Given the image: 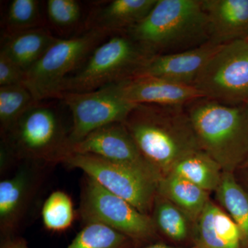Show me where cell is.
<instances>
[{
    "label": "cell",
    "instance_id": "obj_5",
    "mask_svg": "<svg viewBox=\"0 0 248 248\" xmlns=\"http://www.w3.org/2000/svg\"><path fill=\"white\" fill-rule=\"evenodd\" d=\"M151 58L128 33L110 36L63 81L60 94L96 91L138 76Z\"/></svg>",
    "mask_w": 248,
    "mask_h": 248
},
{
    "label": "cell",
    "instance_id": "obj_18",
    "mask_svg": "<svg viewBox=\"0 0 248 248\" xmlns=\"http://www.w3.org/2000/svg\"><path fill=\"white\" fill-rule=\"evenodd\" d=\"M2 37L0 53L12 60L25 73L44 56L58 39L45 27Z\"/></svg>",
    "mask_w": 248,
    "mask_h": 248
},
{
    "label": "cell",
    "instance_id": "obj_3",
    "mask_svg": "<svg viewBox=\"0 0 248 248\" xmlns=\"http://www.w3.org/2000/svg\"><path fill=\"white\" fill-rule=\"evenodd\" d=\"M185 107L202 150L223 172L240 169L248 159V104L202 98Z\"/></svg>",
    "mask_w": 248,
    "mask_h": 248
},
{
    "label": "cell",
    "instance_id": "obj_12",
    "mask_svg": "<svg viewBox=\"0 0 248 248\" xmlns=\"http://www.w3.org/2000/svg\"><path fill=\"white\" fill-rule=\"evenodd\" d=\"M114 84L125 100L135 105L186 106L205 98L194 86L146 75L134 76Z\"/></svg>",
    "mask_w": 248,
    "mask_h": 248
},
{
    "label": "cell",
    "instance_id": "obj_21",
    "mask_svg": "<svg viewBox=\"0 0 248 248\" xmlns=\"http://www.w3.org/2000/svg\"><path fill=\"white\" fill-rule=\"evenodd\" d=\"M217 200L239 228L243 248H248V192L236 180L234 173L223 172L215 191Z\"/></svg>",
    "mask_w": 248,
    "mask_h": 248
},
{
    "label": "cell",
    "instance_id": "obj_16",
    "mask_svg": "<svg viewBox=\"0 0 248 248\" xmlns=\"http://www.w3.org/2000/svg\"><path fill=\"white\" fill-rule=\"evenodd\" d=\"M208 16L210 40L224 45L248 36V0H202Z\"/></svg>",
    "mask_w": 248,
    "mask_h": 248
},
{
    "label": "cell",
    "instance_id": "obj_22",
    "mask_svg": "<svg viewBox=\"0 0 248 248\" xmlns=\"http://www.w3.org/2000/svg\"><path fill=\"white\" fill-rule=\"evenodd\" d=\"M152 213L156 231L174 241L187 239L192 222L180 209L157 192Z\"/></svg>",
    "mask_w": 248,
    "mask_h": 248
},
{
    "label": "cell",
    "instance_id": "obj_6",
    "mask_svg": "<svg viewBox=\"0 0 248 248\" xmlns=\"http://www.w3.org/2000/svg\"><path fill=\"white\" fill-rule=\"evenodd\" d=\"M110 35L97 30L58 38L44 56L25 73L23 84L35 102L56 99L63 81L82 66L98 46Z\"/></svg>",
    "mask_w": 248,
    "mask_h": 248
},
{
    "label": "cell",
    "instance_id": "obj_24",
    "mask_svg": "<svg viewBox=\"0 0 248 248\" xmlns=\"http://www.w3.org/2000/svg\"><path fill=\"white\" fill-rule=\"evenodd\" d=\"M40 5L37 0H13L5 15L2 37L44 27Z\"/></svg>",
    "mask_w": 248,
    "mask_h": 248
},
{
    "label": "cell",
    "instance_id": "obj_23",
    "mask_svg": "<svg viewBox=\"0 0 248 248\" xmlns=\"http://www.w3.org/2000/svg\"><path fill=\"white\" fill-rule=\"evenodd\" d=\"M36 102L23 84L0 87L1 135L7 133L21 116Z\"/></svg>",
    "mask_w": 248,
    "mask_h": 248
},
{
    "label": "cell",
    "instance_id": "obj_30",
    "mask_svg": "<svg viewBox=\"0 0 248 248\" xmlns=\"http://www.w3.org/2000/svg\"><path fill=\"white\" fill-rule=\"evenodd\" d=\"M140 248H195L194 246L191 248H179L175 247V246H169V245L161 244V243H157V244H153L149 245V246H145V247H141Z\"/></svg>",
    "mask_w": 248,
    "mask_h": 248
},
{
    "label": "cell",
    "instance_id": "obj_1",
    "mask_svg": "<svg viewBox=\"0 0 248 248\" xmlns=\"http://www.w3.org/2000/svg\"><path fill=\"white\" fill-rule=\"evenodd\" d=\"M185 107L139 104L124 122L145 159L162 177L183 156L202 150Z\"/></svg>",
    "mask_w": 248,
    "mask_h": 248
},
{
    "label": "cell",
    "instance_id": "obj_8",
    "mask_svg": "<svg viewBox=\"0 0 248 248\" xmlns=\"http://www.w3.org/2000/svg\"><path fill=\"white\" fill-rule=\"evenodd\" d=\"M205 98L231 105L248 102V40L222 45L194 83Z\"/></svg>",
    "mask_w": 248,
    "mask_h": 248
},
{
    "label": "cell",
    "instance_id": "obj_13",
    "mask_svg": "<svg viewBox=\"0 0 248 248\" xmlns=\"http://www.w3.org/2000/svg\"><path fill=\"white\" fill-rule=\"evenodd\" d=\"M11 177L0 182V228L9 236L19 226L38 186L43 165L22 162Z\"/></svg>",
    "mask_w": 248,
    "mask_h": 248
},
{
    "label": "cell",
    "instance_id": "obj_2",
    "mask_svg": "<svg viewBox=\"0 0 248 248\" xmlns=\"http://www.w3.org/2000/svg\"><path fill=\"white\" fill-rule=\"evenodd\" d=\"M126 33L152 57L190 50L210 40L202 0H157Z\"/></svg>",
    "mask_w": 248,
    "mask_h": 248
},
{
    "label": "cell",
    "instance_id": "obj_32",
    "mask_svg": "<svg viewBox=\"0 0 248 248\" xmlns=\"http://www.w3.org/2000/svg\"><path fill=\"white\" fill-rule=\"evenodd\" d=\"M246 40H248V37H247V38H246Z\"/></svg>",
    "mask_w": 248,
    "mask_h": 248
},
{
    "label": "cell",
    "instance_id": "obj_10",
    "mask_svg": "<svg viewBox=\"0 0 248 248\" xmlns=\"http://www.w3.org/2000/svg\"><path fill=\"white\" fill-rule=\"evenodd\" d=\"M56 99L64 103L71 112L69 149L98 128L124 123L137 106L125 100L115 84L89 92L62 93Z\"/></svg>",
    "mask_w": 248,
    "mask_h": 248
},
{
    "label": "cell",
    "instance_id": "obj_14",
    "mask_svg": "<svg viewBox=\"0 0 248 248\" xmlns=\"http://www.w3.org/2000/svg\"><path fill=\"white\" fill-rule=\"evenodd\" d=\"M221 46L208 42L190 50L152 57L138 76L158 77L178 84L193 86L207 62Z\"/></svg>",
    "mask_w": 248,
    "mask_h": 248
},
{
    "label": "cell",
    "instance_id": "obj_27",
    "mask_svg": "<svg viewBox=\"0 0 248 248\" xmlns=\"http://www.w3.org/2000/svg\"><path fill=\"white\" fill-rule=\"evenodd\" d=\"M46 13L49 22L55 29L64 32L74 29L79 24L82 9L76 0H48Z\"/></svg>",
    "mask_w": 248,
    "mask_h": 248
},
{
    "label": "cell",
    "instance_id": "obj_31",
    "mask_svg": "<svg viewBox=\"0 0 248 248\" xmlns=\"http://www.w3.org/2000/svg\"><path fill=\"white\" fill-rule=\"evenodd\" d=\"M240 169L244 170L245 177H246V182H247L248 184V159L246 160V162L244 163V165Z\"/></svg>",
    "mask_w": 248,
    "mask_h": 248
},
{
    "label": "cell",
    "instance_id": "obj_15",
    "mask_svg": "<svg viewBox=\"0 0 248 248\" xmlns=\"http://www.w3.org/2000/svg\"><path fill=\"white\" fill-rule=\"evenodd\" d=\"M157 0H113L94 8L85 22V31L97 30L110 36L126 33L151 12Z\"/></svg>",
    "mask_w": 248,
    "mask_h": 248
},
{
    "label": "cell",
    "instance_id": "obj_7",
    "mask_svg": "<svg viewBox=\"0 0 248 248\" xmlns=\"http://www.w3.org/2000/svg\"><path fill=\"white\" fill-rule=\"evenodd\" d=\"M80 215L86 223H102L137 242L151 241L157 232L151 216L88 176L81 191Z\"/></svg>",
    "mask_w": 248,
    "mask_h": 248
},
{
    "label": "cell",
    "instance_id": "obj_28",
    "mask_svg": "<svg viewBox=\"0 0 248 248\" xmlns=\"http://www.w3.org/2000/svg\"><path fill=\"white\" fill-rule=\"evenodd\" d=\"M25 73L12 60L0 53V87L23 84Z\"/></svg>",
    "mask_w": 248,
    "mask_h": 248
},
{
    "label": "cell",
    "instance_id": "obj_20",
    "mask_svg": "<svg viewBox=\"0 0 248 248\" xmlns=\"http://www.w3.org/2000/svg\"><path fill=\"white\" fill-rule=\"evenodd\" d=\"M223 172L220 165L208 153L198 150L178 160L169 174L185 179L209 192L218 188Z\"/></svg>",
    "mask_w": 248,
    "mask_h": 248
},
{
    "label": "cell",
    "instance_id": "obj_19",
    "mask_svg": "<svg viewBox=\"0 0 248 248\" xmlns=\"http://www.w3.org/2000/svg\"><path fill=\"white\" fill-rule=\"evenodd\" d=\"M157 194L169 200L194 223L208 203V192L185 179L172 174L161 178Z\"/></svg>",
    "mask_w": 248,
    "mask_h": 248
},
{
    "label": "cell",
    "instance_id": "obj_25",
    "mask_svg": "<svg viewBox=\"0 0 248 248\" xmlns=\"http://www.w3.org/2000/svg\"><path fill=\"white\" fill-rule=\"evenodd\" d=\"M132 241L110 227L91 222L86 223L67 248H129Z\"/></svg>",
    "mask_w": 248,
    "mask_h": 248
},
{
    "label": "cell",
    "instance_id": "obj_4",
    "mask_svg": "<svg viewBox=\"0 0 248 248\" xmlns=\"http://www.w3.org/2000/svg\"><path fill=\"white\" fill-rule=\"evenodd\" d=\"M46 101L34 103L1 135V143L13 160L46 166L62 163L68 155L70 131L58 108Z\"/></svg>",
    "mask_w": 248,
    "mask_h": 248
},
{
    "label": "cell",
    "instance_id": "obj_29",
    "mask_svg": "<svg viewBox=\"0 0 248 248\" xmlns=\"http://www.w3.org/2000/svg\"><path fill=\"white\" fill-rule=\"evenodd\" d=\"M1 248H29L27 242L21 238L12 237V236H6Z\"/></svg>",
    "mask_w": 248,
    "mask_h": 248
},
{
    "label": "cell",
    "instance_id": "obj_26",
    "mask_svg": "<svg viewBox=\"0 0 248 248\" xmlns=\"http://www.w3.org/2000/svg\"><path fill=\"white\" fill-rule=\"evenodd\" d=\"M42 221L48 231H63L73 224L75 210L69 195L61 190L52 192L42 210Z\"/></svg>",
    "mask_w": 248,
    "mask_h": 248
},
{
    "label": "cell",
    "instance_id": "obj_33",
    "mask_svg": "<svg viewBox=\"0 0 248 248\" xmlns=\"http://www.w3.org/2000/svg\"><path fill=\"white\" fill-rule=\"evenodd\" d=\"M247 104H248V102Z\"/></svg>",
    "mask_w": 248,
    "mask_h": 248
},
{
    "label": "cell",
    "instance_id": "obj_9",
    "mask_svg": "<svg viewBox=\"0 0 248 248\" xmlns=\"http://www.w3.org/2000/svg\"><path fill=\"white\" fill-rule=\"evenodd\" d=\"M62 163L81 170L111 193L127 201L141 213L151 216L158 182L133 170L94 155H68Z\"/></svg>",
    "mask_w": 248,
    "mask_h": 248
},
{
    "label": "cell",
    "instance_id": "obj_17",
    "mask_svg": "<svg viewBox=\"0 0 248 248\" xmlns=\"http://www.w3.org/2000/svg\"><path fill=\"white\" fill-rule=\"evenodd\" d=\"M192 234L195 248H243L236 223L210 200L192 223Z\"/></svg>",
    "mask_w": 248,
    "mask_h": 248
},
{
    "label": "cell",
    "instance_id": "obj_11",
    "mask_svg": "<svg viewBox=\"0 0 248 248\" xmlns=\"http://www.w3.org/2000/svg\"><path fill=\"white\" fill-rule=\"evenodd\" d=\"M88 154L133 170L159 183V172L141 154L124 123L117 122L98 128L70 148L68 155Z\"/></svg>",
    "mask_w": 248,
    "mask_h": 248
}]
</instances>
